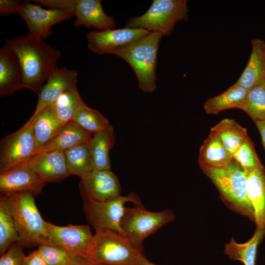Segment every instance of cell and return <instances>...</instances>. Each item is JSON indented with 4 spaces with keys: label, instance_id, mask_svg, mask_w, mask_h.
Returning a JSON list of instances; mask_svg holds the SVG:
<instances>
[{
    "label": "cell",
    "instance_id": "1",
    "mask_svg": "<svg viewBox=\"0 0 265 265\" xmlns=\"http://www.w3.org/2000/svg\"><path fill=\"white\" fill-rule=\"evenodd\" d=\"M4 46L15 55L19 63L23 88L38 95L43 83L58 68L60 51L42 39L28 35L6 39Z\"/></svg>",
    "mask_w": 265,
    "mask_h": 265
},
{
    "label": "cell",
    "instance_id": "2",
    "mask_svg": "<svg viewBox=\"0 0 265 265\" xmlns=\"http://www.w3.org/2000/svg\"><path fill=\"white\" fill-rule=\"evenodd\" d=\"M200 167L228 207L254 222V209L247 193V172L235 160L221 167Z\"/></svg>",
    "mask_w": 265,
    "mask_h": 265
},
{
    "label": "cell",
    "instance_id": "3",
    "mask_svg": "<svg viewBox=\"0 0 265 265\" xmlns=\"http://www.w3.org/2000/svg\"><path fill=\"white\" fill-rule=\"evenodd\" d=\"M1 195L14 220L21 245L30 248L48 244L47 222L35 205V195L27 191Z\"/></svg>",
    "mask_w": 265,
    "mask_h": 265
},
{
    "label": "cell",
    "instance_id": "4",
    "mask_svg": "<svg viewBox=\"0 0 265 265\" xmlns=\"http://www.w3.org/2000/svg\"><path fill=\"white\" fill-rule=\"evenodd\" d=\"M162 35L152 32L137 41L108 53L119 56L132 68L139 88L144 93H152L157 88V56Z\"/></svg>",
    "mask_w": 265,
    "mask_h": 265
},
{
    "label": "cell",
    "instance_id": "5",
    "mask_svg": "<svg viewBox=\"0 0 265 265\" xmlns=\"http://www.w3.org/2000/svg\"><path fill=\"white\" fill-rule=\"evenodd\" d=\"M142 255L143 249L120 233L103 229L94 235L88 259L94 265H132Z\"/></svg>",
    "mask_w": 265,
    "mask_h": 265
},
{
    "label": "cell",
    "instance_id": "6",
    "mask_svg": "<svg viewBox=\"0 0 265 265\" xmlns=\"http://www.w3.org/2000/svg\"><path fill=\"white\" fill-rule=\"evenodd\" d=\"M188 12L186 0H154L144 14L131 18L126 27L170 35L178 22L188 20Z\"/></svg>",
    "mask_w": 265,
    "mask_h": 265
},
{
    "label": "cell",
    "instance_id": "7",
    "mask_svg": "<svg viewBox=\"0 0 265 265\" xmlns=\"http://www.w3.org/2000/svg\"><path fill=\"white\" fill-rule=\"evenodd\" d=\"M175 214L170 210L153 212L143 205L126 207L120 224V231L136 247L143 249L144 240L166 224L174 220Z\"/></svg>",
    "mask_w": 265,
    "mask_h": 265
},
{
    "label": "cell",
    "instance_id": "8",
    "mask_svg": "<svg viewBox=\"0 0 265 265\" xmlns=\"http://www.w3.org/2000/svg\"><path fill=\"white\" fill-rule=\"evenodd\" d=\"M80 191L87 220L95 231L106 229L120 233V224L126 207L125 204L131 202L134 205H142L139 197L133 192L126 196L120 195L105 202H99L91 198L83 190Z\"/></svg>",
    "mask_w": 265,
    "mask_h": 265
},
{
    "label": "cell",
    "instance_id": "9",
    "mask_svg": "<svg viewBox=\"0 0 265 265\" xmlns=\"http://www.w3.org/2000/svg\"><path fill=\"white\" fill-rule=\"evenodd\" d=\"M35 141L32 122L28 120L18 131L0 142V173L28 162L34 156Z\"/></svg>",
    "mask_w": 265,
    "mask_h": 265
},
{
    "label": "cell",
    "instance_id": "10",
    "mask_svg": "<svg viewBox=\"0 0 265 265\" xmlns=\"http://www.w3.org/2000/svg\"><path fill=\"white\" fill-rule=\"evenodd\" d=\"M47 230L48 244L88 259L94 235L88 225L60 226L47 222Z\"/></svg>",
    "mask_w": 265,
    "mask_h": 265
},
{
    "label": "cell",
    "instance_id": "11",
    "mask_svg": "<svg viewBox=\"0 0 265 265\" xmlns=\"http://www.w3.org/2000/svg\"><path fill=\"white\" fill-rule=\"evenodd\" d=\"M25 21L28 30V36L43 40L53 34L52 27L74 15L67 11L42 8L30 1L22 2L19 14Z\"/></svg>",
    "mask_w": 265,
    "mask_h": 265
},
{
    "label": "cell",
    "instance_id": "12",
    "mask_svg": "<svg viewBox=\"0 0 265 265\" xmlns=\"http://www.w3.org/2000/svg\"><path fill=\"white\" fill-rule=\"evenodd\" d=\"M150 31L141 28L126 27L119 29L90 31L86 35L88 47L99 54L127 47L147 36Z\"/></svg>",
    "mask_w": 265,
    "mask_h": 265
},
{
    "label": "cell",
    "instance_id": "13",
    "mask_svg": "<svg viewBox=\"0 0 265 265\" xmlns=\"http://www.w3.org/2000/svg\"><path fill=\"white\" fill-rule=\"evenodd\" d=\"M45 184L28 162L0 173V191L2 195L28 191L35 195L42 191Z\"/></svg>",
    "mask_w": 265,
    "mask_h": 265
},
{
    "label": "cell",
    "instance_id": "14",
    "mask_svg": "<svg viewBox=\"0 0 265 265\" xmlns=\"http://www.w3.org/2000/svg\"><path fill=\"white\" fill-rule=\"evenodd\" d=\"M80 179V189L94 200L105 202L121 195L118 178L110 170L93 169Z\"/></svg>",
    "mask_w": 265,
    "mask_h": 265
},
{
    "label": "cell",
    "instance_id": "15",
    "mask_svg": "<svg viewBox=\"0 0 265 265\" xmlns=\"http://www.w3.org/2000/svg\"><path fill=\"white\" fill-rule=\"evenodd\" d=\"M77 77L78 74L74 70L66 67L57 68L41 87L38 95L36 106L31 117L51 106L66 91L77 86Z\"/></svg>",
    "mask_w": 265,
    "mask_h": 265
},
{
    "label": "cell",
    "instance_id": "16",
    "mask_svg": "<svg viewBox=\"0 0 265 265\" xmlns=\"http://www.w3.org/2000/svg\"><path fill=\"white\" fill-rule=\"evenodd\" d=\"M28 163L45 183L59 182L71 176L67 166L64 151L54 150L36 154Z\"/></svg>",
    "mask_w": 265,
    "mask_h": 265
},
{
    "label": "cell",
    "instance_id": "17",
    "mask_svg": "<svg viewBox=\"0 0 265 265\" xmlns=\"http://www.w3.org/2000/svg\"><path fill=\"white\" fill-rule=\"evenodd\" d=\"M74 15L75 26L105 30L114 28L117 25L114 18L105 12L100 0H77Z\"/></svg>",
    "mask_w": 265,
    "mask_h": 265
},
{
    "label": "cell",
    "instance_id": "18",
    "mask_svg": "<svg viewBox=\"0 0 265 265\" xmlns=\"http://www.w3.org/2000/svg\"><path fill=\"white\" fill-rule=\"evenodd\" d=\"M248 62L238 80L234 83L250 90L265 78V43L258 38L251 42Z\"/></svg>",
    "mask_w": 265,
    "mask_h": 265
},
{
    "label": "cell",
    "instance_id": "19",
    "mask_svg": "<svg viewBox=\"0 0 265 265\" xmlns=\"http://www.w3.org/2000/svg\"><path fill=\"white\" fill-rule=\"evenodd\" d=\"M22 88L19 63L15 55L3 46L0 50V96L12 95Z\"/></svg>",
    "mask_w": 265,
    "mask_h": 265
},
{
    "label": "cell",
    "instance_id": "20",
    "mask_svg": "<svg viewBox=\"0 0 265 265\" xmlns=\"http://www.w3.org/2000/svg\"><path fill=\"white\" fill-rule=\"evenodd\" d=\"M247 193L254 209L256 229L265 230V168L247 172Z\"/></svg>",
    "mask_w": 265,
    "mask_h": 265
},
{
    "label": "cell",
    "instance_id": "21",
    "mask_svg": "<svg viewBox=\"0 0 265 265\" xmlns=\"http://www.w3.org/2000/svg\"><path fill=\"white\" fill-rule=\"evenodd\" d=\"M92 135V133L83 130L71 121L66 124L48 142L36 150L34 155L50 151H65L80 143H89Z\"/></svg>",
    "mask_w": 265,
    "mask_h": 265
},
{
    "label": "cell",
    "instance_id": "22",
    "mask_svg": "<svg viewBox=\"0 0 265 265\" xmlns=\"http://www.w3.org/2000/svg\"><path fill=\"white\" fill-rule=\"evenodd\" d=\"M115 142L114 129L111 125L93 134L88 145L94 169L110 170L109 152Z\"/></svg>",
    "mask_w": 265,
    "mask_h": 265
},
{
    "label": "cell",
    "instance_id": "23",
    "mask_svg": "<svg viewBox=\"0 0 265 265\" xmlns=\"http://www.w3.org/2000/svg\"><path fill=\"white\" fill-rule=\"evenodd\" d=\"M249 90L234 84L221 94L209 98L203 105L205 112L209 114H216L231 108L242 110Z\"/></svg>",
    "mask_w": 265,
    "mask_h": 265
},
{
    "label": "cell",
    "instance_id": "24",
    "mask_svg": "<svg viewBox=\"0 0 265 265\" xmlns=\"http://www.w3.org/2000/svg\"><path fill=\"white\" fill-rule=\"evenodd\" d=\"M234 160L222 142L212 131L201 145L199 153L200 166L221 167L228 165Z\"/></svg>",
    "mask_w": 265,
    "mask_h": 265
},
{
    "label": "cell",
    "instance_id": "25",
    "mask_svg": "<svg viewBox=\"0 0 265 265\" xmlns=\"http://www.w3.org/2000/svg\"><path fill=\"white\" fill-rule=\"evenodd\" d=\"M29 120L33 125L36 150L48 142L64 127L60 123L51 106L34 117H31Z\"/></svg>",
    "mask_w": 265,
    "mask_h": 265
},
{
    "label": "cell",
    "instance_id": "26",
    "mask_svg": "<svg viewBox=\"0 0 265 265\" xmlns=\"http://www.w3.org/2000/svg\"><path fill=\"white\" fill-rule=\"evenodd\" d=\"M265 236V230L256 229L252 237L243 243L232 238L226 243L224 253L232 261L241 262L243 265H256L258 246Z\"/></svg>",
    "mask_w": 265,
    "mask_h": 265
},
{
    "label": "cell",
    "instance_id": "27",
    "mask_svg": "<svg viewBox=\"0 0 265 265\" xmlns=\"http://www.w3.org/2000/svg\"><path fill=\"white\" fill-rule=\"evenodd\" d=\"M218 136L222 144L233 156L248 137L247 130L235 120L225 118L211 129Z\"/></svg>",
    "mask_w": 265,
    "mask_h": 265
},
{
    "label": "cell",
    "instance_id": "28",
    "mask_svg": "<svg viewBox=\"0 0 265 265\" xmlns=\"http://www.w3.org/2000/svg\"><path fill=\"white\" fill-rule=\"evenodd\" d=\"M64 152L67 166L71 175L81 178L94 169L88 143H79Z\"/></svg>",
    "mask_w": 265,
    "mask_h": 265
},
{
    "label": "cell",
    "instance_id": "29",
    "mask_svg": "<svg viewBox=\"0 0 265 265\" xmlns=\"http://www.w3.org/2000/svg\"><path fill=\"white\" fill-rule=\"evenodd\" d=\"M77 86L62 94L51 106L62 126H64L73 118L83 103Z\"/></svg>",
    "mask_w": 265,
    "mask_h": 265
},
{
    "label": "cell",
    "instance_id": "30",
    "mask_svg": "<svg viewBox=\"0 0 265 265\" xmlns=\"http://www.w3.org/2000/svg\"><path fill=\"white\" fill-rule=\"evenodd\" d=\"M19 238L13 218L4 197L0 198V254H4Z\"/></svg>",
    "mask_w": 265,
    "mask_h": 265
},
{
    "label": "cell",
    "instance_id": "31",
    "mask_svg": "<svg viewBox=\"0 0 265 265\" xmlns=\"http://www.w3.org/2000/svg\"><path fill=\"white\" fill-rule=\"evenodd\" d=\"M72 121L93 134L104 130L110 125L108 120L100 111L89 107L84 102L76 112Z\"/></svg>",
    "mask_w": 265,
    "mask_h": 265
},
{
    "label": "cell",
    "instance_id": "32",
    "mask_svg": "<svg viewBox=\"0 0 265 265\" xmlns=\"http://www.w3.org/2000/svg\"><path fill=\"white\" fill-rule=\"evenodd\" d=\"M242 110L254 122L265 121V78L249 90Z\"/></svg>",
    "mask_w": 265,
    "mask_h": 265
},
{
    "label": "cell",
    "instance_id": "33",
    "mask_svg": "<svg viewBox=\"0 0 265 265\" xmlns=\"http://www.w3.org/2000/svg\"><path fill=\"white\" fill-rule=\"evenodd\" d=\"M37 249L48 265H71L79 263L87 258L76 256L49 244L40 245Z\"/></svg>",
    "mask_w": 265,
    "mask_h": 265
},
{
    "label": "cell",
    "instance_id": "34",
    "mask_svg": "<svg viewBox=\"0 0 265 265\" xmlns=\"http://www.w3.org/2000/svg\"><path fill=\"white\" fill-rule=\"evenodd\" d=\"M234 160L246 172L265 168L248 136L233 156Z\"/></svg>",
    "mask_w": 265,
    "mask_h": 265
},
{
    "label": "cell",
    "instance_id": "35",
    "mask_svg": "<svg viewBox=\"0 0 265 265\" xmlns=\"http://www.w3.org/2000/svg\"><path fill=\"white\" fill-rule=\"evenodd\" d=\"M25 255L19 242L13 243L0 258V265H22Z\"/></svg>",
    "mask_w": 265,
    "mask_h": 265
},
{
    "label": "cell",
    "instance_id": "36",
    "mask_svg": "<svg viewBox=\"0 0 265 265\" xmlns=\"http://www.w3.org/2000/svg\"><path fill=\"white\" fill-rule=\"evenodd\" d=\"M77 0H33L50 9H60L72 13L74 15Z\"/></svg>",
    "mask_w": 265,
    "mask_h": 265
},
{
    "label": "cell",
    "instance_id": "37",
    "mask_svg": "<svg viewBox=\"0 0 265 265\" xmlns=\"http://www.w3.org/2000/svg\"><path fill=\"white\" fill-rule=\"evenodd\" d=\"M22 2L19 0H0V14L4 16L19 14Z\"/></svg>",
    "mask_w": 265,
    "mask_h": 265
},
{
    "label": "cell",
    "instance_id": "38",
    "mask_svg": "<svg viewBox=\"0 0 265 265\" xmlns=\"http://www.w3.org/2000/svg\"><path fill=\"white\" fill-rule=\"evenodd\" d=\"M22 265H48L39 251L34 250L26 256Z\"/></svg>",
    "mask_w": 265,
    "mask_h": 265
},
{
    "label": "cell",
    "instance_id": "39",
    "mask_svg": "<svg viewBox=\"0 0 265 265\" xmlns=\"http://www.w3.org/2000/svg\"><path fill=\"white\" fill-rule=\"evenodd\" d=\"M260 133L263 145L265 149V121L255 122Z\"/></svg>",
    "mask_w": 265,
    "mask_h": 265
},
{
    "label": "cell",
    "instance_id": "40",
    "mask_svg": "<svg viewBox=\"0 0 265 265\" xmlns=\"http://www.w3.org/2000/svg\"><path fill=\"white\" fill-rule=\"evenodd\" d=\"M132 265H157L148 260L144 255L140 256Z\"/></svg>",
    "mask_w": 265,
    "mask_h": 265
},
{
    "label": "cell",
    "instance_id": "41",
    "mask_svg": "<svg viewBox=\"0 0 265 265\" xmlns=\"http://www.w3.org/2000/svg\"><path fill=\"white\" fill-rule=\"evenodd\" d=\"M71 265H94L88 258H85L80 262Z\"/></svg>",
    "mask_w": 265,
    "mask_h": 265
},
{
    "label": "cell",
    "instance_id": "42",
    "mask_svg": "<svg viewBox=\"0 0 265 265\" xmlns=\"http://www.w3.org/2000/svg\"></svg>",
    "mask_w": 265,
    "mask_h": 265
}]
</instances>
